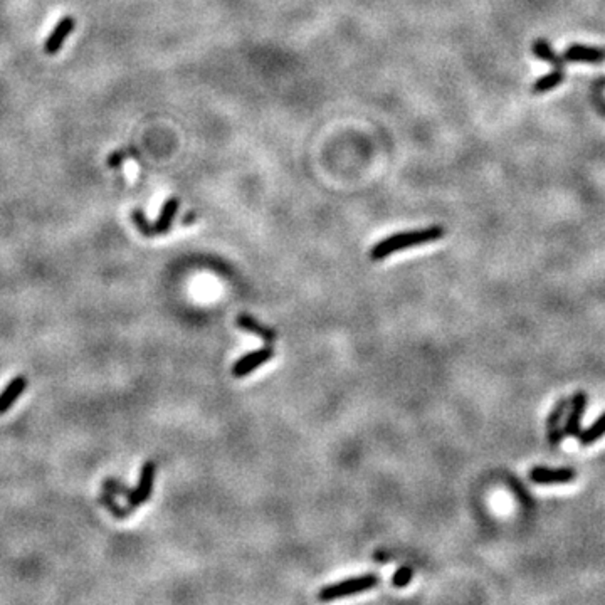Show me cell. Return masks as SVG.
<instances>
[{
	"label": "cell",
	"instance_id": "52a82bcc",
	"mask_svg": "<svg viewBox=\"0 0 605 605\" xmlns=\"http://www.w3.org/2000/svg\"><path fill=\"white\" fill-rule=\"evenodd\" d=\"M569 399H560L555 403L553 409L550 410L546 418V434H548V444L550 447H558L565 439L563 436V422H565L566 409H569Z\"/></svg>",
	"mask_w": 605,
	"mask_h": 605
},
{
	"label": "cell",
	"instance_id": "8fae6325",
	"mask_svg": "<svg viewBox=\"0 0 605 605\" xmlns=\"http://www.w3.org/2000/svg\"><path fill=\"white\" fill-rule=\"evenodd\" d=\"M235 325L239 326L241 330H246V332L254 333L256 337H259L261 340H264L266 343H273L276 340V332L269 326H264L261 321H257L256 318L251 317V315H239L237 319H235Z\"/></svg>",
	"mask_w": 605,
	"mask_h": 605
},
{
	"label": "cell",
	"instance_id": "ba28073f",
	"mask_svg": "<svg viewBox=\"0 0 605 605\" xmlns=\"http://www.w3.org/2000/svg\"><path fill=\"white\" fill-rule=\"evenodd\" d=\"M563 59L566 63H604L605 47H591V45L584 44H572L563 52Z\"/></svg>",
	"mask_w": 605,
	"mask_h": 605
},
{
	"label": "cell",
	"instance_id": "7a4b0ae2",
	"mask_svg": "<svg viewBox=\"0 0 605 605\" xmlns=\"http://www.w3.org/2000/svg\"><path fill=\"white\" fill-rule=\"evenodd\" d=\"M380 577L375 573H367V575L346 578L343 582H338V584H332L328 587H323L319 591V600H337L343 599V597L357 595V593L367 592L370 588H374L379 585Z\"/></svg>",
	"mask_w": 605,
	"mask_h": 605
},
{
	"label": "cell",
	"instance_id": "5bb4252c",
	"mask_svg": "<svg viewBox=\"0 0 605 605\" xmlns=\"http://www.w3.org/2000/svg\"><path fill=\"white\" fill-rule=\"evenodd\" d=\"M604 436H605V412L600 414V416L597 417L587 429H582L580 436H578L577 439L582 446L588 447L592 446V444H595L599 439H602Z\"/></svg>",
	"mask_w": 605,
	"mask_h": 605
},
{
	"label": "cell",
	"instance_id": "d6986e66",
	"mask_svg": "<svg viewBox=\"0 0 605 605\" xmlns=\"http://www.w3.org/2000/svg\"><path fill=\"white\" fill-rule=\"evenodd\" d=\"M412 577H414V570L410 569V566H401V569L394 573V577H392V585L397 588H403L410 584Z\"/></svg>",
	"mask_w": 605,
	"mask_h": 605
},
{
	"label": "cell",
	"instance_id": "e0dca14e",
	"mask_svg": "<svg viewBox=\"0 0 605 605\" xmlns=\"http://www.w3.org/2000/svg\"><path fill=\"white\" fill-rule=\"evenodd\" d=\"M103 491L113 494V496H123V498H128L131 493V489L128 488V486H125L123 482L116 478H106L105 481H103Z\"/></svg>",
	"mask_w": 605,
	"mask_h": 605
},
{
	"label": "cell",
	"instance_id": "ffe728a7",
	"mask_svg": "<svg viewBox=\"0 0 605 605\" xmlns=\"http://www.w3.org/2000/svg\"><path fill=\"white\" fill-rule=\"evenodd\" d=\"M193 220H195V212H187V214H185L184 220H182V222H184L185 226H187V224H192Z\"/></svg>",
	"mask_w": 605,
	"mask_h": 605
},
{
	"label": "cell",
	"instance_id": "9c48e42d",
	"mask_svg": "<svg viewBox=\"0 0 605 605\" xmlns=\"http://www.w3.org/2000/svg\"><path fill=\"white\" fill-rule=\"evenodd\" d=\"M29 380L25 379V375H17L10 380L6 385V389L0 392V416H3L6 412H9L14 407V403L19 401L24 390L28 389Z\"/></svg>",
	"mask_w": 605,
	"mask_h": 605
},
{
	"label": "cell",
	"instance_id": "3957f363",
	"mask_svg": "<svg viewBox=\"0 0 605 605\" xmlns=\"http://www.w3.org/2000/svg\"><path fill=\"white\" fill-rule=\"evenodd\" d=\"M155 476H157V464H155V461L145 463L142 471H140L138 485L135 486V489H131L130 496L127 498L128 506L131 509H136L138 506H142L150 500L151 493H153Z\"/></svg>",
	"mask_w": 605,
	"mask_h": 605
},
{
	"label": "cell",
	"instance_id": "4fadbf2b",
	"mask_svg": "<svg viewBox=\"0 0 605 605\" xmlns=\"http://www.w3.org/2000/svg\"><path fill=\"white\" fill-rule=\"evenodd\" d=\"M531 51H533V56L536 59L546 61L555 70H565V59H563V56H558L546 39H536L533 45H531Z\"/></svg>",
	"mask_w": 605,
	"mask_h": 605
},
{
	"label": "cell",
	"instance_id": "6da1fadb",
	"mask_svg": "<svg viewBox=\"0 0 605 605\" xmlns=\"http://www.w3.org/2000/svg\"><path fill=\"white\" fill-rule=\"evenodd\" d=\"M446 231L441 226H431L425 227V229L418 231H409V232H399V234L389 235V237L382 239L380 242L372 247L370 257L372 261H382L385 257H389L390 254L399 253V251L410 249V247L424 246L429 242L439 241L444 237Z\"/></svg>",
	"mask_w": 605,
	"mask_h": 605
},
{
	"label": "cell",
	"instance_id": "9a60e30c",
	"mask_svg": "<svg viewBox=\"0 0 605 605\" xmlns=\"http://www.w3.org/2000/svg\"><path fill=\"white\" fill-rule=\"evenodd\" d=\"M563 81H565V70H553L551 72H548V74L542 76L540 79H536L531 91H533V94H543L546 91H551L557 86H560Z\"/></svg>",
	"mask_w": 605,
	"mask_h": 605
},
{
	"label": "cell",
	"instance_id": "ac0fdd59",
	"mask_svg": "<svg viewBox=\"0 0 605 605\" xmlns=\"http://www.w3.org/2000/svg\"><path fill=\"white\" fill-rule=\"evenodd\" d=\"M133 222H135V226L138 227V231L142 232L143 235H147V237H151V235L157 234V232H155V226H151V224L148 222L147 215L143 214V211L133 212Z\"/></svg>",
	"mask_w": 605,
	"mask_h": 605
},
{
	"label": "cell",
	"instance_id": "5b68a950",
	"mask_svg": "<svg viewBox=\"0 0 605 605\" xmlns=\"http://www.w3.org/2000/svg\"><path fill=\"white\" fill-rule=\"evenodd\" d=\"M531 482L542 486L551 485H566L577 479L575 469L572 467H546V466H535L528 473Z\"/></svg>",
	"mask_w": 605,
	"mask_h": 605
},
{
	"label": "cell",
	"instance_id": "2e32d148",
	"mask_svg": "<svg viewBox=\"0 0 605 605\" xmlns=\"http://www.w3.org/2000/svg\"><path fill=\"white\" fill-rule=\"evenodd\" d=\"M98 501H100V505L105 506V508L108 509V511L112 513V515L118 520L128 518V516L131 515V511H135V509H131L130 506H127V508H125V506H121L116 501V498L113 496V494L106 493V491H103L100 496H98Z\"/></svg>",
	"mask_w": 605,
	"mask_h": 605
},
{
	"label": "cell",
	"instance_id": "7c38bea8",
	"mask_svg": "<svg viewBox=\"0 0 605 605\" xmlns=\"http://www.w3.org/2000/svg\"><path fill=\"white\" fill-rule=\"evenodd\" d=\"M178 207H180V199H178V197H170V199H167L165 204H163L162 211H160L157 222L153 224L157 234H167V232L172 229V224L175 215H177L178 212Z\"/></svg>",
	"mask_w": 605,
	"mask_h": 605
},
{
	"label": "cell",
	"instance_id": "30bf717a",
	"mask_svg": "<svg viewBox=\"0 0 605 605\" xmlns=\"http://www.w3.org/2000/svg\"><path fill=\"white\" fill-rule=\"evenodd\" d=\"M74 28H76V22L74 19L70 17V15L61 19L58 24H56V28L52 29V32L49 34L47 39H45L44 51L47 52V54H56V52L63 47L64 41L67 39V36L74 30Z\"/></svg>",
	"mask_w": 605,
	"mask_h": 605
},
{
	"label": "cell",
	"instance_id": "8992f818",
	"mask_svg": "<svg viewBox=\"0 0 605 605\" xmlns=\"http://www.w3.org/2000/svg\"><path fill=\"white\" fill-rule=\"evenodd\" d=\"M274 359V348L271 346V343H268L262 348L253 350V352L246 353L244 357H241L234 365H232V375L235 379H242V376H247L249 374H253L254 370L261 368L262 365L268 363L269 360Z\"/></svg>",
	"mask_w": 605,
	"mask_h": 605
},
{
	"label": "cell",
	"instance_id": "277c9868",
	"mask_svg": "<svg viewBox=\"0 0 605 605\" xmlns=\"http://www.w3.org/2000/svg\"><path fill=\"white\" fill-rule=\"evenodd\" d=\"M588 397L585 392L578 390L575 395L572 397V401L569 403V409H566L565 422H563V436L566 437H577L582 432V421H584L585 409H587Z\"/></svg>",
	"mask_w": 605,
	"mask_h": 605
}]
</instances>
